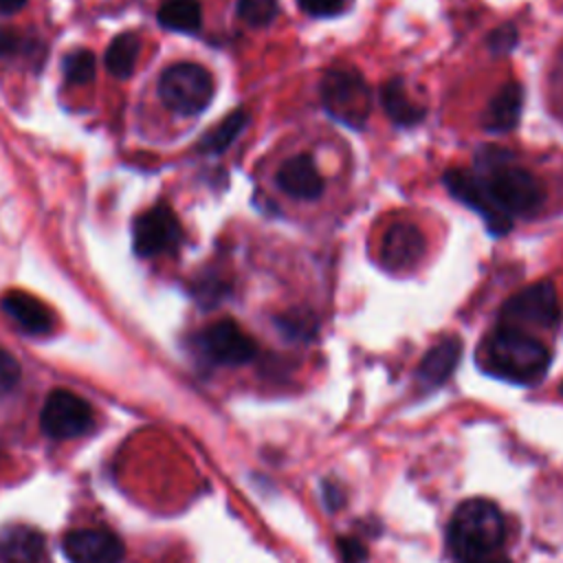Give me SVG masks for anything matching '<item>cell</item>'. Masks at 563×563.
Here are the masks:
<instances>
[{
	"label": "cell",
	"instance_id": "cell-1",
	"mask_svg": "<svg viewBox=\"0 0 563 563\" xmlns=\"http://www.w3.org/2000/svg\"><path fill=\"white\" fill-rule=\"evenodd\" d=\"M475 174L490 200L510 218L532 216L545 200L541 180L517 165L512 154L501 147H482L475 161Z\"/></svg>",
	"mask_w": 563,
	"mask_h": 563
},
{
	"label": "cell",
	"instance_id": "cell-2",
	"mask_svg": "<svg viewBox=\"0 0 563 563\" xmlns=\"http://www.w3.org/2000/svg\"><path fill=\"white\" fill-rule=\"evenodd\" d=\"M484 369L519 385H532L550 367V350L526 330L499 325L482 345Z\"/></svg>",
	"mask_w": 563,
	"mask_h": 563
},
{
	"label": "cell",
	"instance_id": "cell-3",
	"mask_svg": "<svg viewBox=\"0 0 563 563\" xmlns=\"http://www.w3.org/2000/svg\"><path fill=\"white\" fill-rule=\"evenodd\" d=\"M446 539L460 561L495 554L506 539L501 510L484 497L462 501L449 521Z\"/></svg>",
	"mask_w": 563,
	"mask_h": 563
},
{
	"label": "cell",
	"instance_id": "cell-4",
	"mask_svg": "<svg viewBox=\"0 0 563 563\" xmlns=\"http://www.w3.org/2000/svg\"><path fill=\"white\" fill-rule=\"evenodd\" d=\"M213 77L196 62L167 66L158 77V97L167 110L180 117L200 114L213 99Z\"/></svg>",
	"mask_w": 563,
	"mask_h": 563
},
{
	"label": "cell",
	"instance_id": "cell-5",
	"mask_svg": "<svg viewBox=\"0 0 563 563\" xmlns=\"http://www.w3.org/2000/svg\"><path fill=\"white\" fill-rule=\"evenodd\" d=\"M321 103L339 123L361 130L372 112V92L361 73L347 66L330 68L321 79Z\"/></svg>",
	"mask_w": 563,
	"mask_h": 563
},
{
	"label": "cell",
	"instance_id": "cell-6",
	"mask_svg": "<svg viewBox=\"0 0 563 563\" xmlns=\"http://www.w3.org/2000/svg\"><path fill=\"white\" fill-rule=\"evenodd\" d=\"M561 319L559 292L550 279L534 282L523 290L515 292L501 303V325L526 330V328H554Z\"/></svg>",
	"mask_w": 563,
	"mask_h": 563
},
{
	"label": "cell",
	"instance_id": "cell-7",
	"mask_svg": "<svg viewBox=\"0 0 563 563\" xmlns=\"http://www.w3.org/2000/svg\"><path fill=\"white\" fill-rule=\"evenodd\" d=\"M40 424L48 438L70 440L92 427V407L68 389H53L44 400Z\"/></svg>",
	"mask_w": 563,
	"mask_h": 563
},
{
	"label": "cell",
	"instance_id": "cell-8",
	"mask_svg": "<svg viewBox=\"0 0 563 563\" xmlns=\"http://www.w3.org/2000/svg\"><path fill=\"white\" fill-rule=\"evenodd\" d=\"M183 240V229L176 213L167 205H156L132 224V246L141 257H152L161 253H172Z\"/></svg>",
	"mask_w": 563,
	"mask_h": 563
},
{
	"label": "cell",
	"instance_id": "cell-9",
	"mask_svg": "<svg viewBox=\"0 0 563 563\" xmlns=\"http://www.w3.org/2000/svg\"><path fill=\"white\" fill-rule=\"evenodd\" d=\"M444 187L446 191L457 198L462 205L471 207L475 213L482 216V220L486 222L488 231L497 238L506 235L512 229V218L508 213H504L486 194L482 180L477 178L475 172H466V169H449L444 174Z\"/></svg>",
	"mask_w": 563,
	"mask_h": 563
},
{
	"label": "cell",
	"instance_id": "cell-10",
	"mask_svg": "<svg viewBox=\"0 0 563 563\" xmlns=\"http://www.w3.org/2000/svg\"><path fill=\"white\" fill-rule=\"evenodd\" d=\"M200 352L220 365H244L257 354L255 341L231 319H220L198 334Z\"/></svg>",
	"mask_w": 563,
	"mask_h": 563
},
{
	"label": "cell",
	"instance_id": "cell-11",
	"mask_svg": "<svg viewBox=\"0 0 563 563\" xmlns=\"http://www.w3.org/2000/svg\"><path fill=\"white\" fill-rule=\"evenodd\" d=\"M427 251V240L422 231L407 220L394 222L378 246V262L383 268L400 273L416 266Z\"/></svg>",
	"mask_w": 563,
	"mask_h": 563
},
{
	"label": "cell",
	"instance_id": "cell-12",
	"mask_svg": "<svg viewBox=\"0 0 563 563\" xmlns=\"http://www.w3.org/2000/svg\"><path fill=\"white\" fill-rule=\"evenodd\" d=\"M64 556L70 563H121L123 543L106 528L73 530L62 541Z\"/></svg>",
	"mask_w": 563,
	"mask_h": 563
},
{
	"label": "cell",
	"instance_id": "cell-13",
	"mask_svg": "<svg viewBox=\"0 0 563 563\" xmlns=\"http://www.w3.org/2000/svg\"><path fill=\"white\" fill-rule=\"evenodd\" d=\"M275 180L284 194L297 200H314L323 194V178L312 158L306 154H297L284 161L275 174Z\"/></svg>",
	"mask_w": 563,
	"mask_h": 563
},
{
	"label": "cell",
	"instance_id": "cell-14",
	"mask_svg": "<svg viewBox=\"0 0 563 563\" xmlns=\"http://www.w3.org/2000/svg\"><path fill=\"white\" fill-rule=\"evenodd\" d=\"M4 314L29 334H46L53 328L51 310L33 295L22 290H9L0 299Z\"/></svg>",
	"mask_w": 563,
	"mask_h": 563
},
{
	"label": "cell",
	"instance_id": "cell-15",
	"mask_svg": "<svg viewBox=\"0 0 563 563\" xmlns=\"http://www.w3.org/2000/svg\"><path fill=\"white\" fill-rule=\"evenodd\" d=\"M521 108L523 86L519 81H506L488 101V108L484 112V128L493 134L510 132L519 123Z\"/></svg>",
	"mask_w": 563,
	"mask_h": 563
},
{
	"label": "cell",
	"instance_id": "cell-16",
	"mask_svg": "<svg viewBox=\"0 0 563 563\" xmlns=\"http://www.w3.org/2000/svg\"><path fill=\"white\" fill-rule=\"evenodd\" d=\"M462 354V343L457 336L442 339L435 343L418 365V380L427 387L442 385L455 369Z\"/></svg>",
	"mask_w": 563,
	"mask_h": 563
},
{
	"label": "cell",
	"instance_id": "cell-17",
	"mask_svg": "<svg viewBox=\"0 0 563 563\" xmlns=\"http://www.w3.org/2000/svg\"><path fill=\"white\" fill-rule=\"evenodd\" d=\"M380 103H383V110L387 112V117L391 119V123L398 128L418 125L427 114L424 106L409 99L400 77H391L389 81L383 84Z\"/></svg>",
	"mask_w": 563,
	"mask_h": 563
},
{
	"label": "cell",
	"instance_id": "cell-18",
	"mask_svg": "<svg viewBox=\"0 0 563 563\" xmlns=\"http://www.w3.org/2000/svg\"><path fill=\"white\" fill-rule=\"evenodd\" d=\"M44 550V539L26 526L7 528L0 534V559L4 563H37Z\"/></svg>",
	"mask_w": 563,
	"mask_h": 563
},
{
	"label": "cell",
	"instance_id": "cell-19",
	"mask_svg": "<svg viewBox=\"0 0 563 563\" xmlns=\"http://www.w3.org/2000/svg\"><path fill=\"white\" fill-rule=\"evenodd\" d=\"M158 22L178 33H194L202 24V9L198 0H161Z\"/></svg>",
	"mask_w": 563,
	"mask_h": 563
},
{
	"label": "cell",
	"instance_id": "cell-20",
	"mask_svg": "<svg viewBox=\"0 0 563 563\" xmlns=\"http://www.w3.org/2000/svg\"><path fill=\"white\" fill-rule=\"evenodd\" d=\"M139 51H141V42L136 37V33H121L117 35L108 51H106V57H103V64L108 68V73L112 77H119V79H128L132 73H134V66H136V57H139Z\"/></svg>",
	"mask_w": 563,
	"mask_h": 563
},
{
	"label": "cell",
	"instance_id": "cell-21",
	"mask_svg": "<svg viewBox=\"0 0 563 563\" xmlns=\"http://www.w3.org/2000/svg\"><path fill=\"white\" fill-rule=\"evenodd\" d=\"M246 123H249V114L242 108L233 110L213 130H209L200 139L198 150L205 152V154H220V152H224L238 139V134L244 130Z\"/></svg>",
	"mask_w": 563,
	"mask_h": 563
},
{
	"label": "cell",
	"instance_id": "cell-22",
	"mask_svg": "<svg viewBox=\"0 0 563 563\" xmlns=\"http://www.w3.org/2000/svg\"><path fill=\"white\" fill-rule=\"evenodd\" d=\"M238 15L249 26H268L279 13V0H238Z\"/></svg>",
	"mask_w": 563,
	"mask_h": 563
},
{
	"label": "cell",
	"instance_id": "cell-23",
	"mask_svg": "<svg viewBox=\"0 0 563 563\" xmlns=\"http://www.w3.org/2000/svg\"><path fill=\"white\" fill-rule=\"evenodd\" d=\"M95 73H97V62L90 51L79 48V51H73L70 55H66L64 77L70 84H88L95 79Z\"/></svg>",
	"mask_w": 563,
	"mask_h": 563
},
{
	"label": "cell",
	"instance_id": "cell-24",
	"mask_svg": "<svg viewBox=\"0 0 563 563\" xmlns=\"http://www.w3.org/2000/svg\"><path fill=\"white\" fill-rule=\"evenodd\" d=\"M517 40H519L517 29H515L512 24H501V26H497L495 31L488 33L486 44H488V48H490L493 53L499 55V53L512 51V48L517 46Z\"/></svg>",
	"mask_w": 563,
	"mask_h": 563
},
{
	"label": "cell",
	"instance_id": "cell-25",
	"mask_svg": "<svg viewBox=\"0 0 563 563\" xmlns=\"http://www.w3.org/2000/svg\"><path fill=\"white\" fill-rule=\"evenodd\" d=\"M20 380V365L18 361L0 347V394L11 391Z\"/></svg>",
	"mask_w": 563,
	"mask_h": 563
},
{
	"label": "cell",
	"instance_id": "cell-26",
	"mask_svg": "<svg viewBox=\"0 0 563 563\" xmlns=\"http://www.w3.org/2000/svg\"><path fill=\"white\" fill-rule=\"evenodd\" d=\"M339 545V554L343 559V563H365L367 559V548L361 543V539L354 537H341L336 541Z\"/></svg>",
	"mask_w": 563,
	"mask_h": 563
},
{
	"label": "cell",
	"instance_id": "cell-27",
	"mask_svg": "<svg viewBox=\"0 0 563 563\" xmlns=\"http://www.w3.org/2000/svg\"><path fill=\"white\" fill-rule=\"evenodd\" d=\"M277 325L279 330H284L286 334L290 336H306L308 330H314V323L308 319V317H297V314H284V317H277Z\"/></svg>",
	"mask_w": 563,
	"mask_h": 563
},
{
	"label": "cell",
	"instance_id": "cell-28",
	"mask_svg": "<svg viewBox=\"0 0 563 563\" xmlns=\"http://www.w3.org/2000/svg\"><path fill=\"white\" fill-rule=\"evenodd\" d=\"M299 7L314 18H323V15H332L341 9L343 0H297Z\"/></svg>",
	"mask_w": 563,
	"mask_h": 563
},
{
	"label": "cell",
	"instance_id": "cell-29",
	"mask_svg": "<svg viewBox=\"0 0 563 563\" xmlns=\"http://www.w3.org/2000/svg\"><path fill=\"white\" fill-rule=\"evenodd\" d=\"M20 48H22V37L11 29L0 26V57H11Z\"/></svg>",
	"mask_w": 563,
	"mask_h": 563
},
{
	"label": "cell",
	"instance_id": "cell-30",
	"mask_svg": "<svg viewBox=\"0 0 563 563\" xmlns=\"http://www.w3.org/2000/svg\"><path fill=\"white\" fill-rule=\"evenodd\" d=\"M341 501H343L341 490L336 486H332V484H325V504L330 508H336V506H341Z\"/></svg>",
	"mask_w": 563,
	"mask_h": 563
},
{
	"label": "cell",
	"instance_id": "cell-31",
	"mask_svg": "<svg viewBox=\"0 0 563 563\" xmlns=\"http://www.w3.org/2000/svg\"><path fill=\"white\" fill-rule=\"evenodd\" d=\"M26 4V0H0V11L2 13H15Z\"/></svg>",
	"mask_w": 563,
	"mask_h": 563
},
{
	"label": "cell",
	"instance_id": "cell-32",
	"mask_svg": "<svg viewBox=\"0 0 563 563\" xmlns=\"http://www.w3.org/2000/svg\"><path fill=\"white\" fill-rule=\"evenodd\" d=\"M460 563H510V561L490 554V556H479V559H466V561H460Z\"/></svg>",
	"mask_w": 563,
	"mask_h": 563
},
{
	"label": "cell",
	"instance_id": "cell-33",
	"mask_svg": "<svg viewBox=\"0 0 563 563\" xmlns=\"http://www.w3.org/2000/svg\"><path fill=\"white\" fill-rule=\"evenodd\" d=\"M561 391H563V389H561Z\"/></svg>",
	"mask_w": 563,
	"mask_h": 563
}]
</instances>
